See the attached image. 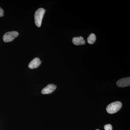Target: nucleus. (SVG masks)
<instances>
[{"label": "nucleus", "mask_w": 130, "mask_h": 130, "mask_svg": "<svg viewBox=\"0 0 130 130\" xmlns=\"http://www.w3.org/2000/svg\"><path fill=\"white\" fill-rule=\"evenodd\" d=\"M122 106V103L120 102H115L112 103L107 106L106 111L109 114L115 113L119 111Z\"/></svg>", "instance_id": "obj_1"}, {"label": "nucleus", "mask_w": 130, "mask_h": 130, "mask_svg": "<svg viewBox=\"0 0 130 130\" xmlns=\"http://www.w3.org/2000/svg\"><path fill=\"white\" fill-rule=\"evenodd\" d=\"M45 11L43 8H40L35 12V23L36 25L40 27L42 24V20Z\"/></svg>", "instance_id": "obj_2"}, {"label": "nucleus", "mask_w": 130, "mask_h": 130, "mask_svg": "<svg viewBox=\"0 0 130 130\" xmlns=\"http://www.w3.org/2000/svg\"><path fill=\"white\" fill-rule=\"evenodd\" d=\"M19 35V32L16 31H12L5 33L3 36V41L5 42H8L13 41Z\"/></svg>", "instance_id": "obj_3"}, {"label": "nucleus", "mask_w": 130, "mask_h": 130, "mask_svg": "<svg viewBox=\"0 0 130 130\" xmlns=\"http://www.w3.org/2000/svg\"><path fill=\"white\" fill-rule=\"evenodd\" d=\"M117 86L120 88L130 86V77L124 78L119 80L116 83Z\"/></svg>", "instance_id": "obj_4"}, {"label": "nucleus", "mask_w": 130, "mask_h": 130, "mask_svg": "<svg viewBox=\"0 0 130 130\" xmlns=\"http://www.w3.org/2000/svg\"><path fill=\"white\" fill-rule=\"evenodd\" d=\"M56 88V85L53 84H50L43 89L41 93L43 94H51L53 93Z\"/></svg>", "instance_id": "obj_5"}, {"label": "nucleus", "mask_w": 130, "mask_h": 130, "mask_svg": "<svg viewBox=\"0 0 130 130\" xmlns=\"http://www.w3.org/2000/svg\"><path fill=\"white\" fill-rule=\"evenodd\" d=\"M41 61L38 58H35L32 59L28 65V67L31 69L37 68L41 65Z\"/></svg>", "instance_id": "obj_6"}, {"label": "nucleus", "mask_w": 130, "mask_h": 130, "mask_svg": "<svg viewBox=\"0 0 130 130\" xmlns=\"http://www.w3.org/2000/svg\"><path fill=\"white\" fill-rule=\"evenodd\" d=\"M72 42L74 45L77 46L84 45L86 43L83 38L81 36L73 38L72 39Z\"/></svg>", "instance_id": "obj_7"}, {"label": "nucleus", "mask_w": 130, "mask_h": 130, "mask_svg": "<svg viewBox=\"0 0 130 130\" xmlns=\"http://www.w3.org/2000/svg\"><path fill=\"white\" fill-rule=\"evenodd\" d=\"M96 40V37L94 33H91L87 38V42L90 44H93Z\"/></svg>", "instance_id": "obj_8"}, {"label": "nucleus", "mask_w": 130, "mask_h": 130, "mask_svg": "<svg viewBox=\"0 0 130 130\" xmlns=\"http://www.w3.org/2000/svg\"><path fill=\"white\" fill-rule=\"evenodd\" d=\"M104 129L105 130H112V126L110 124L106 125L104 126Z\"/></svg>", "instance_id": "obj_9"}, {"label": "nucleus", "mask_w": 130, "mask_h": 130, "mask_svg": "<svg viewBox=\"0 0 130 130\" xmlns=\"http://www.w3.org/2000/svg\"><path fill=\"white\" fill-rule=\"evenodd\" d=\"M4 16V11L3 9L0 7V17H3Z\"/></svg>", "instance_id": "obj_10"}, {"label": "nucleus", "mask_w": 130, "mask_h": 130, "mask_svg": "<svg viewBox=\"0 0 130 130\" xmlns=\"http://www.w3.org/2000/svg\"><path fill=\"white\" fill-rule=\"evenodd\" d=\"M96 130H99V129H96Z\"/></svg>", "instance_id": "obj_11"}]
</instances>
